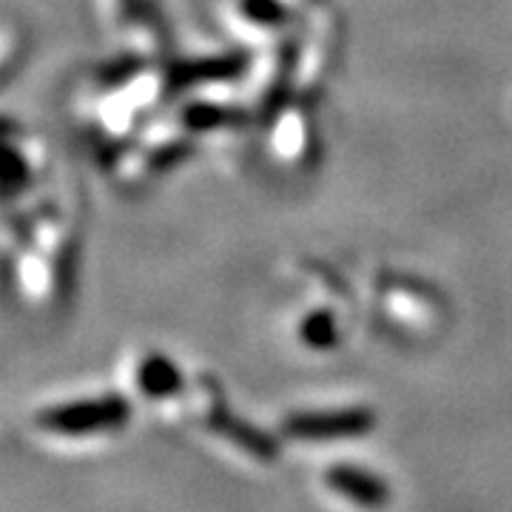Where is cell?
<instances>
[{"label": "cell", "instance_id": "cell-1", "mask_svg": "<svg viewBox=\"0 0 512 512\" xmlns=\"http://www.w3.org/2000/svg\"><path fill=\"white\" fill-rule=\"evenodd\" d=\"M165 63H140L120 57L89 77L77 92V120L97 146L114 154L120 146L163 114L171 100Z\"/></svg>", "mask_w": 512, "mask_h": 512}, {"label": "cell", "instance_id": "cell-2", "mask_svg": "<svg viewBox=\"0 0 512 512\" xmlns=\"http://www.w3.org/2000/svg\"><path fill=\"white\" fill-rule=\"evenodd\" d=\"M194 146L197 143L177 120V114L163 111L146 128H140L126 146L109 154L111 177L120 185L140 188V185L163 177L165 171H171L177 163H183L194 151Z\"/></svg>", "mask_w": 512, "mask_h": 512}, {"label": "cell", "instance_id": "cell-3", "mask_svg": "<svg viewBox=\"0 0 512 512\" xmlns=\"http://www.w3.org/2000/svg\"><path fill=\"white\" fill-rule=\"evenodd\" d=\"M370 305L384 325L410 336H430L444 319L439 293L421 279L393 271L370 279Z\"/></svg>", "mask_w": 512, "mask_h": 512}, {"label": "cell", "instance_id": "cell-4", "mask_svg": "<svg viewBox=\"0 0 512 512\" xmlns=\"http://www.w3.org/2000/svg\"><path fill=\"white\" fill-rule=\"evenodd\" d=\"M293 77H296V43L291 35L282 43L248 57V66L231 86V94L237 97L239 106L251 114V120L262 123L285 100H291Z\"/></svg>", "mask_w": 512, "mask_h": 512}, {"label": "cell", "instance_id": "cell-5", "mask_svg": "<svg viewBox=\"0 0 512 512\" xmlns=\"http://www.w3.org/2000/svg\"><path fill=\"white\" fill-rule=\"evenodd\" d=\"M117 55L140 63H163L168 32L154 0H94Z\"/></svg>", "mask_w": 512, "mask_h": 512}, {"label": "cell", "instance_id": "cell-6", "mask_svg": "<svg viewBox=\"0 0 512 512\" xmlns=\"http://www.w3.org/2000/svg\"><path fill=\"white\" fill-rule=\"evenodd\" d=\"M293 43H296L293 97L311 100L325 86L339 55V18L330 9V3L299 15L293 29Z\"/></svg>", "mask_w": 512, "mask_h": 512}, {"label": "cell", "instance_id": "cell-7", "mask_svg": "<svg viewBox=\"0 0 512 512\" xmlns=\"http://www.w3.org/2000/svg\"><path fill=\"white\" fill-rule=\"evenodd\" d=\"M265 154L271 163L285 171H305L319 157V123L313 117L311 100L291 97L279 109L262 120Z\"/></svg>", "mask_w": 512, "mask_h": 512}, {"label": "cell", "instance_id": "cell-8", "mask_svg": "<svg viewBox=\"0 0 512 512\" xmlns=\"http://www.w3.org/2000/svg\"><path fill=\"white\" fill-rule=\"evenodd\" d=\"M299 15L285 0H225L222 3V29L234 49L248 55L282 43L293 35Z\"/></svg>", "mask_w": 512, "mask_h": 512}, {"label": "cell", "instance_id": "cell-9", "mask_svg": "<svg viewBox=\"0 0 512 512\" xmlns=\"http://www.w3.org/2000/svg\"><path fill=\"white\" fill-rule=\"evenodd\" d=\"M128 402L117 393L106 396H86V399H74V402L55 404L37 413V424L49 433L60 436H94V433H106L117 430L128 419Z\"/></svg>", "mask_w": 512, "mask_h": 512}, {"label": "cell", "instance_id": "cell-10", "mask_svg": "<svg viewBox=\"0 0 512 512\" xmlns=\"http://www.w3.org/2000/svg\"><path fill=\"white\" fill-rule=\"evenodd\" d=\"M49 171V148L29 134L26 128H15L6 120V171H3V191L6 202L20 200L37 191Z\"/></svg>", "mask_w": 512, "mask_h": 512}, {"label": "cell", "instance_id": "cell-11", "mask_svg": "<svg viewBox=\"0 0 512 512\" xmlns=\"http://www.w3.org/2000/svg\"><path fill=\"white\" fill-rule=\"evenodd\" d=\"M373 427V413L367 407L322 410V413H293L285 419V433L302 441H333L367 436Z\"/></svg>", "mask_w": 512, "mask_h": 512}, {"label": "cell", "instance_id": "cell-12", "mask_svg": "<svg viewBox=\"0 0 512 512\" xmlns=\"http://www.w3.org/2000/svg\"><path fill=\"white\" fill-rule=\"evenodd\" d=\"M128 373H131L134 390L148 402H163L185 390L183 370L174 359H168L163 350H140L131 359Z\"/></svg>", "mask_w": 512, "mask_h": 512}, {"label": "cell", "instance_id": "cell-13", "mask_svg": "<svg viewBox=\"0 0 512 512\" xmlns=\"http://www.w3.org/2000/svg\"><path fill=\"white\" fill-rule=\"evenodd\" d=\"M325 484L330 493L348 498L350 504L362 507V510H382L390 498V487L382 478L373 476L370 470L362 467H350V464H336L325 470Z\"/></svg>", "mask_w": 512, "mask_h": 512}, {"label": "cell", "instance_id": "cell-14", "mask_svg": "<svg viewBox=\"0 0 512 512\" xmlns=\"http://www.w3.org/2000/svg\"><path fill=\"white\" fill-rule=\"evenodd\" d=\"M288 6H291L296 15H305V12H311L316 6H325L328 0H285Z\"/></svg>", "mask_w": 512, "mask_h": 512}]
</instances>
